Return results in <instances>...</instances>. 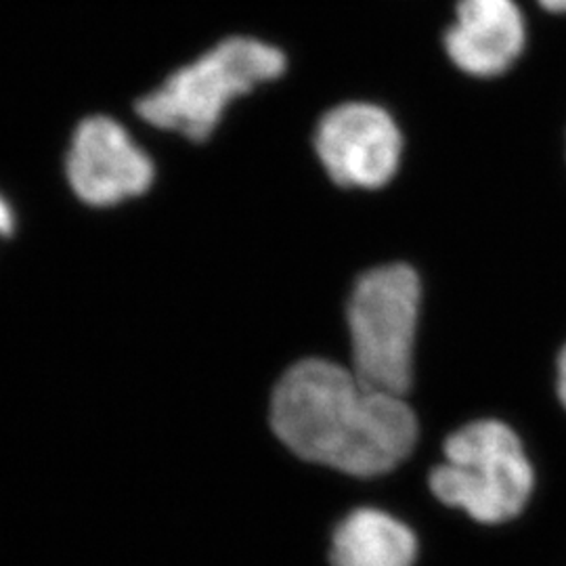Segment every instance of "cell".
Listing matches in <instances>:
<instances>
[{
  "label": "cell",
  "instance_id": "obj_11",
  "mask_svg": "<svg viewBox=\"0 0 566 566\" xmlns=\"http://www.w3.org/2000/svg\"><path fill=\"white\" fill-rule=\"evenodd\" d=\"M542 9H546L549 13H558L563 15L566 13V0H537Z\"/></svg>",
  "mask_w": 566,
  "mask_h": 566
},
{
  "label": "cell",
  "instance_id": "obj_2",
  "mask_svg": "<svg viewBox=\"0 0 566 566\" xmlns=\"http://www.w3.org/2000/svg\"><path fill=\"white\" fill-rule=\"evenodd\" d=\"M287 67L282 49L252 36H229L175 70L135 105L145 124L189 142L210 139L231 103Z\"/></svg>",
  "mask_w": 566,
  "mask_h": 566
},
{
  "label": "cell",
  "instance_id": "obj_8",
  "mask_svg": "<svg viewBox=\"0 0 566 566\" xmlns=\"http://www.w3.org/2000/svg\"><path fill=\"white\" fill-rule=\"evenodd\" d=\"M418 542L409 526L376 507H359L334 533V566H411Z\"/></svg>",
  "mask_w": 566,
  "mask_h": 566
},
{
  "label": "cell",
  "instance_id": "obj_6",
  "mask_svg": "<svg viewBox=\"0 0 566 566\" xmlns=\"http://www.w3.org/2000/svg\"><path fill=\"white\" fill-rule=\"evenodd\" d=\"M313 145L336 185L380 189L399 170L403 133L382 105L346 102L327 109L317 122Z\"/></svg>",
  "mask_w": 566,
  "mask_h": 566
},
{
  "label": "cell",
  "instance_id": "obj_3",
  "mask_svg": "<svg viewBox=\"0 0 566 566\" xmlns=\"http://www.w3.org/2000/svg\"><path fill=\"white\" fill-rule=\"evenodd\" d=\"M535 476L516 432L497 420H481L453 432L446 462L430 474L432 493L470 518L500 525L518 516L533 493Z\"/></svg>",
  "mask_w": 566,
  "mask_h": 566
},
{
  "label": "cell",
  "instance_id": "obj_5",
  "mask_svg": "<svg viewBox=\"0 0 566 566\" xmlns=\"http://www.w3.org/2000/svg\"><path fill=\"white\" fill-rule=\"evenodd\" d=\"M65 181L86 206L112 208L139 198L156 179V164L114 116L95 114L76 124L65 149Z\"/></svg>",
  "mask_w": 566,
  "mask_h": 566
},
{
  "label": "cell",
  "instance_id": "obj_9",
  "mask_svg": "<svg viewBox=\"0 0 566 566\" xmlns=\"http://www.w3.org/2000/svg\"><path fill=\"white\" fill-rule=\"evenodd\" d=\"M18 214L11 202L0 193V242H7L15 233Z\"/></svg>",
  "mask_w": 566,
  "mask_h": 566
},
{
  "label": "cell",
  "instance_id": "obj_7",
  "mask_svg": "<svg viewBox=\"0 0 566 566\" xmlns=\"http://www.w3.org/2000/svg\"><path fill=\"white\" fill-rule=\"evenodd\" d=\"M453 18L447 57L468 76H502L523 55L526 23L516 0H458Z\"/></svg>",
  "mask_w": 566,
  "mask_h": 566
},
{
  "label": "cell",
  "instance_id": "obj_1",
  "mask_svg": "<svg viewBox=\"0 0 566 566\" xmlns=\"http://www.w3.org/2000/svg\"><path fill=\"white\" fill-rule=\"evenodd\" d=\"M271 426L298 458L364 479L395 470L418 441V420L403 397L325 359H306L283 374Z\"/></svg>",
  "mask_w": 566,
  "mask_h": 566
},
{
  "label": "cell",
  "instance_id": "obj_10",
  "mask_svg": "<svg viewBox=\"0 0 566 566\" xmlns=\"http://www.w3.org/2000/svg\"><path fill=\"white\" fill-rule=\"evenodd\" d=\"M558 397L566 407V346L558 357Z\"/></svg>",
  "mask_w": 566,
  "mask_h": 566
},
{
  "label": "cell",
  "instance_id": "obj_4",
  "mask_svg": "<svg viewBox=\"0 0 566 566\" xmlns=\"http://www.w3.org/2000/svg\"><path fill=\"white\" fill-rule=\"evenodd\" d=\"M422 283L407 264L367 271L348 301L355 376L376 390L405 397L411 386L413 340Z\"/></svg>",
  "mask_w": 566,
  "mask_h": 566
}]
</instances>
